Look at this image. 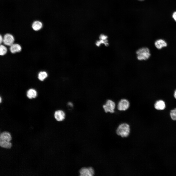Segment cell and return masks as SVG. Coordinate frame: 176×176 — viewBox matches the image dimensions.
<instances>
[{"mask_svg": "<svg viewBox=\"0 0 176 176\" xmlns=\"http://www.w3.org/2000/svg\"><path fill=\"white\" fill-rule=\"evenodd\" d=\"M137 55V58L139 60H146L148 59L151 56L150 51L149 49L146 47L140 48L136 51Z\"/></svg>", "mask_w": 176, "mask_h": 176, "instance_id": "obj_1", "label": "cell"}, {"mask_svg": "<svg viewBox=\"0 0 176 176\" xmlns=\"http://www.w3.org/2000/svg\"><path fill=\"white\" fill-rule=\"evenodd\" d=\"M130 131L129 125L126 123H123L119 126L116 132L118 135L124 137H127L129 135Z\"/></svg>", "mask_w": 176, "mask_h": 176, "instance_id": "obj_2", "label": "cell"}, {"mask_svg": "<svg viewBox=\"0 0 176 176\" xmlns=\"http://www.w3.org/2000/svg\"><path fill=\"white\" fill-rule=\"evenodd\" d=\"M115 107V102L111 100H108L103 106V108L106 112L113 113L114 112Z\"/></svg>", "mask_w": 176, "mask_h": 176, "instance_id": "obj_3", "label": "cell"}, {"mask_svg": "<svg viewBox=\"0 0 176 176\" xmlns=\"http://www.w3.org/2000/svg\"><path fill=\"white\" fill-rule=\"evenodd\" d=\"M79 173L81 176H92L94 175L95 172L91 167H84L80 169Z\"/></svg>", "mask_w": 176, "mask_h": 176, "instance_id": "obj_4", "label": "cell"}, {"mask_svg": "<svg viewBox=\"0 0 176 176\" xmlns=\"http://www.w3.org/2000/svg\"><path fill=\"white\" fill-rule=\"evenodd\" d=\"M130 103L129 101L125 99H122L119 102L117 108L120 111H125L129 108Z\"/></svg>", "mask_w": 176, "mask_h": 176, "instance_id": "obj_5", "label": "cell"}, {"mask_svg": "<svg viewBox=\"0 0 176 176\" xmlns=\"http://www.w3.org/2000/svg\"><path fill=\"white\" fill-rule=\"evenodd\" d=\"M14 41V38L12 35L7 33L4 36L3 42L5 45L10 46L13 44Z\"/></svg>", "mask_w": 176, "mask_h": 176, "instance_id": "obj_6", "label": "cell"}, {"mask_svg": "<svg viewBox=\"0 0 176 176\" xmlns=\"http://www.w3.org/2000/svg\"><path fill=\"white\" fill-rule=\"evenodd\" d=\"M54 116L55 119L57 121H61L65 119V114L63 110H58L55 112Z\"/></svg>", "mask_w": 176, "mask_h": 176, "instance_id": "obj_7", "label": "cell"}, {"mask_svg": "<svg viewBox=\"0 0 176 176\" xmlns=\"http://www.w3.org/2000/svg\"><path fill=\"white\" fill-rule=\"evenodd\" d=\"M154 45L156 48L160 49L162 48L166 47L167 45V43L165 40L162 39L157 40L154 43Z\"/></svg>", "mask_w": 176, "mask_h": 176, "instance_id": "obj_8", "label": "cell"}, {"mask_svg": "<svg viewBox=\"0 0 176 176\" xmlns=\"http://www.w3.org/2000/svg\"><path fill=\"white\" fill-rule=\"evenodd\" d=\"M11 139V136L9 132L4 131L0 133V141L10 142Z\"/></svg>", "mask_w": 176, "mask_h": 176, "instance_id": "obj_9", "label": "cell"}, {"mask_svg": "<svg viewBox=\"0 0 176 176\" xmlns=\"http://www.w3.org/2000/svg\"><path fill=\"white\" fill-rule=\"evenodd\" d=\"M43 27L42 22L39 20L34 21L32 23V27L34 30L37 31L40 30Z\"/></svg>", "mask_w": 176, "mask_h": 176, "instance_id": "obj_10", "label": "cell"}, {"mask_svg": "<svg viewBox=\"0 0 176 176\" xmlns=\"http://www.w3.org/2000/svg\"><path fill=\"white\" fill-rule=\"evenodd\" d=\"M10 52L12 53L20 52L21 50L20 45L17 44H13L11 46L10 48Z\"/></svg>", "mask_w": 176, "mask_h": 176, "instance_id": "obj_11", "label": "cell"}, {"mask_svg": "<svg viewBox=\"0 0 176 176\" xmlns=\"http://www.w3.org/2000/svg\"><path fill=\"white\" fill-rule=\"evenodd\" d=\"M37 91L33 89H30L27 92V96L30 99L35 98L37 96Z\"/></svg>", "mask_w": 176, "mask_h": 176, "instance_id": "obj_12", "label": "cell"}, {"mask_svg": "<svg viewBox=\"0 0 176 176\" xmlns=\"http://www.w3.org/2000/svg\"><path fill=\"white\" fill-rule=\"evenodd\" d=\"M155 108L158 110H163L165 107L164 102L162 100L157 101L154 105Z\"/></svg>", "mask_w": 176, "mask_h": 176, "instance_id": "obj_13", "label": "cell"}, {"mask_svg": "<svg viewBox=\"0 0 176 176\" xmlns=\"http://www.w3.org/2000/svg\"><path fill=\"white\" fill-rule=\"evenodd\" d=\"M12 143L10 142L0 141V146L1 147L9 149L12 146Z\"/></svg>", "mask_w": 176, "mask_h": 176, "instance_id": "obj_14", "label": "cell"}, {"mask_svg": "<svg viewBox=\"0 0 176 176\" xmlns=\"http://www.w3.org/2000/svg\"><path fill=\"white\" fill-rule=\"evenodd\" d=\"M48 76V74L47 72L45 71H41L38 74V78L41 81H44L45 79Z\"/></svg>", "mask_w": 176, "mask_h": 176, "instance_id": "obj_15", "label": "cell"}, {"mask_svg": "<svg viewBox=\"0 0 176 176\" xmlns=\"http://www.w3.org/2000/svg\"><path fill=\"white\" fill-rule=\"evenodd\" d=\"M104 44L105 46H107L109 45L108 40L100 39V40L97 41L96 42V45L98 46H99L101 44Z\"/></svg>", "mask_w": 176, "mask_h": 176, "instance_id": "obj_16", "label": "cell"}, {"mask_svg": "<svg viewBox=\"0 0 176 176\" xmlns=\"http://www.w3.org/2000/svg\"><path fill=\"white\" fill-rule=\"evenodd\" d=\"M7 51V49L6 47L4 46L1 45L0 46V54L1 55L3 56L6 54Z\"/></svg>", "mask_w": 176, "mask_h": 176, "instance_id": "obj_17", "label": "cell"}, {"mask_svg": "<svg viewBox=\"0 0 176 176\" xmlns=\"http://www.w3.org/2000/svg\"><path fill=\"white\" fill-rule=\"evenodd\" d=\"M170 114L172 119L173 120H176V108L172 110Z\"/></svg>", "mask_w": 176, "mask_h": 176, "instance_id": "obj_18", "label": "cell"}, {"mask_svg": "<svg viewBox=\"0 0 176 176\" xmlns=\"http://www.w3.org/2000/svg\"><path fill=\"white\" fill-rule=\"evenodd\" d=\"M108 37L107 36L103 34H101L100 35L99 38L100 39L106 40L107 39Z\"/></svg>", "mask_w": 176, "mask_h": 176, "instance_id": "obj_19", "label": "cell"}, {"mask_svg": "<svg viewBox=\"0 0 176 176\" xmlns=\"http://www.w3.org/2000/svg\"><path fill=\"white\" fill-rule=\"evenodd\" d=\"M172 17L174 21L176 22V11H174L172 15Z\"/></svg>", "mask_w": 176, "mask_h": 176, "instance_id": "obj_20", "label": "cell"}, {"mask_svg": "<svg viewBox=\"0 0 176 176\" xmlns=\"http://www.w3.org/2000/svg\"><path fill=\"white\" fill-rule=\"evenodd\" d=\"M0 43L1 44L2 41H3V38L2 36L1 35H0Z\"/></svg>", "mask_w": 176, "mask_h": 176, "instance_id": "obj_21", "label": "cell"}, {"mask_svg": "<svg viewBox=\"0 0 176 176\" xmlns=\"http://www.w3.org/2000/svg\"><path fill=\"white\" fill-rule=\"evenodd\" d=\"M174 96L175 98L176 99V90L175 91Z\"/></svg>", "mask_w": 176, "mask_h": 176, "instance_id": "obj_22", "label": "cell"}, {"mask_svg": "<svg viewBox=\"0 0 176 176\" xmlns=\"http://www.w3.org/2000/svg\"><path fill=\"white\" fill-rule=\"evenodd\" d=\"M68 105L70 107H72L73 106L71 102H69L68 103Z\"/></svg>", "mask_w": 176, "mask_h": 176, "instance_id": "obj_23", "label": "cell"}, {"mask_svg": "<svg viewBox=\"0 0 176 176\" xmlns=\"http://www.w3.org/2000/svg\"><path fill=\"white\" fill-rule=\"evenodd\" d=\"M139 0L140 1H143V0Z\"/></svg>", "mask_w": 176, "mask_h": 176, "instance_id": "obj_24", "label": "cell"}]
</instances>
